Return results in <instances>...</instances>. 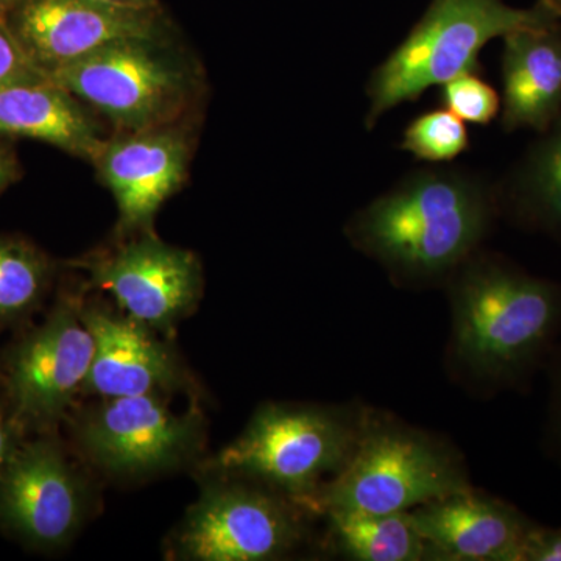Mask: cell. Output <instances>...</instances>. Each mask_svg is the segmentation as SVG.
<instances>
[{"mask_svg": "<svg viewBox=\"0 0 561 561\" xmlns=\"http://www.w3.org/2000/svg\"><path fill=\"white\" fill-rule=\"evenodd\" d=\"M493 192L457 169H423L362 209L351 241L394 275L432 279L456 272L485 238Z\"/></svg>", "mask_w": 561, "mask_h": 561, "instance_id": "obj_1", "label": "cell"}, {"mask_svg": "<svg viewBox=\"0 0 561 561\" xmlns=\"http://www.w3.org/2000/svg\"><path fill=\"white\" fill-rule=\"evenodd\" d=\"M453 279V346L478 378L527 375L561 330V286L493 257H468Z\"/></svg>", "mask_w": 561, "mask_h": 561, "instance_id": "obj_2", "label": "cell"}, {"mask_svg": "<svg viewBox=\"0 0 561 561\" xmlns=\"http://www.w3.org/2000/svg\"><path fill=\"white\" fill-rule=\"evenodd\" d=\"M552 22L559 18L540 2L523 10L504 0H432L408 38L373 70L365 127L371 130L383 114L419 101L432 87H442L461 73L479 72V57L490 41Z\"/></svg>", "mask_w": 561, "mask_h": 561, "instance_id": "obj_3", "label": "cell"}, {"mask_svg": "<svg viewBox=\"0 0 561 561\" xmlns=\"http://www.w3.org/2000/svg\"><path fill=\"white\" fill-rule=\"evenodd\" d=\"M116 131H140L186 121L198 103L201 66L173 35L111 43L47 73Z\"/></svg>", "mask_w": 561, "mask_h": 561, "instance_id": "obj_4", "label": "cell"}, {"mask_svg": "<svg viewBox=\"0 0 561 561\" xmlns=\"http://www.w3.org/2000/svg\"><path fill=\"white\" fill-rule=\"evenodd\" d=\"M471 490L463 468L423 432L365 420L345 467L306 501L317 511L411 512Z\"/></svg>", "mask_w": 561, "mask_h": 561, "instance_id": "obj_5", "label": "cell"}, {"mask_svg": "<svg viewBox=\"0 0 561 561\" xmlns=\"http://www.w3.org/2000/svg\"><path fill=\"white\" fill-rule=\"evenodd\" d=\"M364 423L335 409L264 404L214 468L268 483L305 505L345 467Z\"/></svg>", "mask_w": 561, "mask_h": 561, "instance_id": "obj_6", "label": "cell"}, {"mask_svg": "<svg viewBox=\"0 0 561 561\" xmlns=\"http://www.w3.org/2000/svg\"><path fill=\"white\" fill-rule=\"evenodd\" d=\"M77 298H60L47 319L9 351L3 382L9 415L22 431H49L83 393L94 359V335Z\"/></svg>", "mask_w": 561, "mask_h": 561, "instance_id": "obj_7", "label": "cell"}, {"mask_svg": "<svg viewBox=\"0 0 561 561\" xmlns=\"http://www.w3.org/2000/svg\"><path fill=\"white\" fill-rule=\"evenodd\" d=\"M302 526L283 497L243 483L210 486L187 512L176 535L183 559L264 561L300 542Z\"/></svg>", "mask_w": 561, "mask_h": 561, "instance_id": "obj_8", "label": "cell"}, {"mask_svg": "<svg viewBox=\"0 0 561 561\" xmlns=\"http://www.w3.org/2000/svg\"><path fill=\"white\" fill-rule=\"evenodd\" d=\"M90 283L108 291L124 316L150 330L169 331L194 311L203 291L197 254L158 239L151 231L116 250L79 262Z\"/></svg>", "mask_w": 561, "mask_h": 561, "instance_id": "obj_9", "label": "cell"}, {"mask_svg": "<svg viewBox=\"0 0 561 561\" xmlns=\"http://www.w3.org/2000/svg\"><path fill=\"white\" fill-rule=\"evenodd\" d=\"M87 489L58 442H22L0 470V530L38 551L68 545L87 516Z\"/></svg>", "mask_w": 561, "mask_h": 561, "instance_id": "obj_10", "label": "cell"}, {"mask_svg": "<svg viewBox=\"0 0 561 561\" xmlns=\"http://www.w3.org/2000/svg\"><path fill=\"white\" fill-rule=\"evenodd\" d=\"M198 440V416L172 412L161 394L110 398L77 426L81 451L122 478L176 467L194 454Z\"/></svg>", "mask_w": 561, "mask_h": 561, "instance_id": "obj_11", "label": "cell"}, {"mask_svg": "<svg viewBox=\"0 0 561 561\" xmlns=\"http://www.w3.org/2000/svg\"><path fill=\"white\" fill-rule=\"evenodd\" d=\"M7 25L46 76L117 41L173 35L162 9H117L92 0H21Z\"/></svg>", "mask_w": 561, "mask_h": 561, "instance_id": "obj_12", "label": "cell"}, {"mask_svg": "<svg viewBox=\"0 0 561 561\" xmlns=\"http://www.w3.org/2000/svg\"><path fill=\"white\" fill-rule=\"evenodd\" d=\"M192 146L186 121L106 138L92 165L116 201L119 234L151 231L158 210L187 179Z\"/></svg>", "mask_w": 561, "mask_h": 561, "instance_id": "obj_13", "label": "cell"}, {"mask_svg": "<svg viewBox=\"0 0 561 561\" xmlns=\"http://www.w3.org/2000/svg\"><path fill=\"white\" fill-rule=\"evenodd\" d=\"M431 559L523 561L534 523L512 505L474 490L427 502L409 512Z\"/></svg>", "mask_w": 561, "mask_h": 561, "instance_id": "obj_14", "label": "cell"}, {"mask_svg": "<svg viewBox=\"0 0 561 561\" xmlns=\"http://www.w3.org/2000/svg\"><path fill=\"white\" fill-rule=\"evenodd\" d=\"M95 351L83 393L110 398L179 389L183 373L172 351L146 324L98 306H81Z\"/></svg>", "mask_w": 561, "mask_h": 561, "instance_id": "obj_15", "label": "cell"}, {"mask_svg": "<svg viewBox=\"0 0 561 561\" xmlns=\"http://www.w3.org/2000/svg\"><path fill=\"white\" fill-rule=\"evenodd\" d=\"M502 128L542 133L561 111L559 22L524 27L504 36L501 58Z\"/></svg>", "mask_w": 561, "mask_h": 561, "instance_id": "obj_16", "label": "cell"}, {"mask_svg": "<svg viewBox=\"0 0 561 561\" xmlns=\"http://www.w3.org/2000/svg\"><path fill=\"white\" fill-rule=\"evenodd\" d=\"M0 138L41 140L91 164L106 140L83 103L47 76L0 90Z\"/></svg>", "mask_w": 561, "mask_h": 561, "instance_id": "obj_17", "label": "cell"}, {"mask_svg": "<svg viewBox=\"0 0 561 561\" xmlns=\"http://www.w3.org/2000/svg\"><path fill=\"white\" fill-rule=\"evenodd\" d=\"M339 549L359 561L431 559L427 542L416 530L411 513L324 512Z\"/></svg>", "mask_w": 561, "mask_h": 561, "instance_id": "obj_18", "label": "cell"}, {"mask_svg": "<svg viewBox=\"0 0 561 561\" xmlns=\"http://www.w3.org/2000/svg\"><path fill=\"white\" fill-rule=\"evenodd\" d=\"M540 135L516 169L511 198L526 224L561 241V111Z\"/></svg>", "mask_w": 561, "mask_h": 561, "instance_id": "obj_19", "label": "cell"}, {"mask_svg": "<svg viewBox=\"0 0 561 561\" xmlns=\"http://www.w3.org/2000/svg\"><path fill=\"white\" fill-rule=\"evenodd\" d=\"M55 264L35 243L0 236V328L27 319L49 294Z\"/></svg>", "mask_w": 561, "mask_h": 561, "instance_id": "obj_20", "label": "cell"}, {"mask_svg": "<svg viewBox=\"0 0 561 561\" xmlns=\"http://www.w3.org/2000/svg\"><path fill=\"white\" fill-rule=\"evenodd\" d=\"M470 147V133L465 122L451 111L432 110L420 114L405 127L401 150L416 160L448 162L456 160Z\"/></svg>", "mask_w": 561, "mask_h": 561, "instance_id": "obj_21", "label": "cell"}, {"mask_svg": "<svg viewBox=\"0 0 561 561\" xmlns=\"http://www.w3.org/2000/svg\"><path fill=\"white\" fill-rule=\"evenodd\" d=\"M442 103L461 121L478 125L491 124L502 108L500 94L478 72L461 73L442 84Z\"/></svg>", "mask_w": 561, "mask_h": 561, "instance_id": "obj_22", "label": "cell"}, {"mask_svg": "<svg viewBox=\"0 0 561 561\" xmlns=\"http://www.w3.org/2000/svg\"><path fill=\"white\" fill-rule=\"evenodd\" d=\"M46 76L27 57L7 22H0V90L9 84Z\"/></svg>", "mask_w": 561, "mask_h": 561, "instance_id": "obj_23", "label": "cell"}, {"mask_svg": "<svg viewBox=\"0 0 561 561\" xmlns=\"http://www.w3.org/2000/svg\"><path fill=\"white\" fill-rule=\"evenodd\" d=\"M523 561H561V529L534 524L524 542Z\"/></svg>", "mask_w": 561, "mask_h": 561, "instance_id": "obj_24", "label": "cell"}, {"mask_svg": "<svg viewBox=\"0 0 561 561\" xmlns=\"http://www.w3.org/2000/svg\"><path fill=\"white\" fill-rule=\"evenodd\" d=\"M24 431L14 423L9 413L0 411V470L22 443Z\"/></svg>", "mask_w": 561, "mask_h": 561, "instance_id": "obj_25", "label": "cell"}, {"mask_svg": "<svg viewBox=\"0 0 561 561\" xmlns=\"http://www.w3.org/2000/svg\"><path fill=\"white\" fill-rule=\"evenodd\" d=\"M22 176V169L16 153L9 144L0 140V194L13 186Z\"/></svg>", "mask_w": 561, "mask_h": 561, "instance_id": "obj_26", "label": "cell"}, {"mask_svg": "<svg viewBox=\"0 0 561 561\" xmlns=\"http://www.w3.org/2000/svg\"><path fill=\"white\" fill-rule=\"evenodd\" d=\"M549 435L556 451L561 457V357L553 378L551 415H549Z\"/></svg>", "mask_w": 561, "mask_h": 561, "instance_id": "obj_27", "label": "cell"}, {"mask_svg": "<svg viewBox=\"0 0 561 561\" xmlns=\"http://www.w3.org/2000/svg\"><path fill=\"white\" fill-rule=\"evenodd\" d=\"M102 5L117 7V9L154 10L162 9L160 0H92Z\"/></svg>", "mask_w": 561, "mask_h": 561, "instance_id": "obj_28", "label": "cell"}, {"mask_svg": "<svg viewBox=\"0 0 561 561\" xmlns=\"http://www.w3.org/2000/svg\"><path fill=\"white\" fill-rule=\"evenodd\" d=\"M21 0H0V22H7L11 14V11L16 9L18 3Z\"/></svg>", "mask_w": 561, "mask_h": 561, "instance_id": "obj_29", "label": "cell"}, {"mask_svg": "<svg viewBox=\"0 0 561 561\" xmlns=\"http://www.w3.org/2000/svg\"><path fill=\"white\" fill-rule=\"evenodd\" d=\"M546 9L551 10L557 18H561V0H538Z\"/></svg>", "mask_w": 561, "mask_h": 561, "instance_id": "obj_30", "label": "cell"}]
</instances>
